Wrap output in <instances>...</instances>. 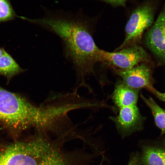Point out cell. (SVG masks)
<instances>
[{
    "instance_id": "5b68a950",
    "label": "cell",
    "mask_w": 165,
    "mask_h": 165,
    "mask_svg": "<svg viewBox=\"0 0 165 165\" xmlns=\"http://www.w3.org/2000/svg\"><path fill=\"white\" fill-rule=\"evenodd\" d=\"M154 9L149 3H143L132 12L125 26V37L122 44L115 51L133 44L141 39L144 31L152 24Z\"/></svg>"
},
{
    "instance_id": "7a4b0ae2",
    "label": "cell",
    "mask_w": 165,
    "mask_h": 165,
    "mask_svg": "<svg viewBox=\"0 0 165 165\" xmlns=\"http://www.w3.org/2000/svg\"><path fill=\"white\" fill-rule=\"evenodd\" d=\"M39 112L24 97L0 87V121L9 128L19 130L36 127Z\"/></svg>"
},
{
    "instance_id": "e0dca14e",
    "label": "cell",
    "mask_w": 165,
    "mask_h": 165,
    "mask_svg": "<svg viewBox=\"0 0 165 165\" xmlns=\"http://www.w3.org/2000/svg\"><path fill=\"white\" fill-rule=\"evenodd\" d=\"M4 50L3 49L0 48V57L2 55Z\"/></svg>"
},
{
    "instance_id": "4fadbf2b",
    "label": "cell",
    "mask_w": 165,
    "mask_h": 165,
    "mask_svg": "<svg viewBox=\"0 0 165 165\" xmlns=\"http://www.w3.org/2000/svg\"><path fill=\"white\" fill-rule=\"evenodd\" d=\"M15 13L9 1L0 0V22L13 19Z\"/></svg>"
},
{
    "instance_id": "277c9868",
    "label": "cell",
    "mask_w": 165,
    "mask_h": 165,
    "mask_svg": "<svg viewBox=\"0 0 165 165\" xmlns=\"http://www.w3.org/2000/svg\"><path fill=\"white\" fill-rule=\"evenodd\" d=\"M0 165H40L38 155L31 141L0 142Z\"/></svg>"
},
{
    "instance_id": "9a60e30c",
    "label": "cell",
    "mask_w": 165,
    "mask_h": 165,
    "mask_svg": "<svg viewBox=\"0 0 165 165\" xmlns=\"http://www.w3.org/2000/svg\"><path fill=\"white\" fill-rule=\"evenodd\" d=\"M160 100L165 103V92H160L154 88L150 92Z\"/></svg>"
},
{
    "instance_id": "2e32d148",
    "label": "cell",
    "mask_w": 165,
    "mask_h": 165,
    "mask_svg": "<svg viewBox=\"0 0 165 165\" xmlns=\"http://www.w3.org/2000/svg\"><path fill=\"white\" fill-rule=\"evenodd\" d=\"M140 163V157L136 154L131 157L128 165H139Z\"/></svg>"
},
{
    "instance_id": "30bf717a",
    "label": "cell",
    "mask_w": 165,
    "mask_h": 165,
    "mask_svg": "<svg viewBox=\"0 0 165 165\" xmlns=\"http://www.w3.org/2000/svg\"><path fill=\"white\" fill-rule=\"evenodd\" d=\"M140 161L143 165H165V138L144 146Z\"/></svg>"
},
{
    "instance_id": "7c38bea8",
    "label": "cell",
    "mask_w": 165,
    "mask_h": 165,
    "mask_svg": "<svg viewBox=\"0 0 165 165\" xmlns=\"http://www.w3.org/2000/svg\"><path fill=\"white\" fill-rule=\"evenodd\" d=\"M22 71L11 56L4 50L0 57V74L9 78Z\"/></svg>"
},
{
    "instance_id": "5bb4252c",
    "label": "cell",
    "mask_w": 165,
    "mask_h": 165,
    "mask_svg": "<svg viewBox=\"0 0 165 165\" xmlns=\"http://www.w3.org/2000/svg\"><path fill=\"white\" fill-rule=\"evenodd\" d=\"M103 2L108 4L113 7H118L119 6H125L126 4V0H102Z\"/></svg>"
},
{
    "instance_id": "3957f363",
    "label": "cell",
    "mask_w": 165,
    "mask_h": 165,
    "mask_svg": "<svg viewBox=\"0 0 165 165\" xmlns=\"http://www.w3.org/2000/svg\"><path fill=\"white\" fill-rule=\"evenodd\" d=\"M148 57V53L142 47L134 44L112 52L101 50L98 61L114 69L126 70L147 62Z\"/></svg>"
},
{
    "instance_id": "8fae6325",
    "label": "cell",
    "mask_w": 165,
    "mask_h": 165,
    "mask_svg": "<svg viewBox=\"0 0 165 165\" xmlns=\"http://www.w3.org/2000/svg\"><path fill=\"white\" fill-rule=\"evenodd\" d=\"M140 97L150 109L156 125L161 130V134H165V110L161 107L151 97L146 98L142 94Z\"/></svg>"
},
{
    "instance_id": "9c48e42d",
    "label": "cell",
    "mask_w": 165,
    "mask_h": 165,
    "mask_svg": "<svg viewBox=\"0 0 165 165\" xmlns=\"http://www.w3.org/2000/svg\"><path fill=\"white\" fill-rule=\"evenodd\" d=\"M140 90L128 86L121 79L118 80L112 94V101L119 108L137 105Z\"/></svg>"
},
{
    "instance_id": "52a82bcc",
    "label": "cell",
    "mask_w": 165,
    "mask_h": 165,
    "mask_svg": "<svg viewBox=\"0 0 165 165\" xmlns=\"http://www.w3.org/2000/svg\"><path fill=\"white\" fill-rule=\"evenodd\" d=\"M119 109L118 115L109 118L121 134L126 136L142 129L145 117L141 115L137 105Z\"/></svg>"
},
{
    "instance_id": "8992f818",
    "label": "cell",
    "mask_w": 165,
    "mask_h": 165,
    "mask_svg": "<svg viewBox=\"0 0 165 165\" xmlns=\"http://www.w3.org/2000/svg\"><path fill=\"white\" fill-rule=\"evenodd\" d=\"M147 62L141 63L128 69H114L121 80L127 85L136 90L144 88L150 92L154 88L152 70Z\"/></svg>"
},
{
    "instance_id": "ba28073f",
    "label": "cell",
    "mask_w": 165,
    "mask_h": 165,
    "mask_svg": "<svg viewBox=\"0 0 165 165\" xmlns=\"http://www.w3.org/2000/svg\"><path fill=\"white\" fill-rule=\"evenodd\" d=\"M145 41L157 64L165 66V16L161 13L160 15L147 32Z\"/></svg>"
},
{
    "instance_id": "6da1fadb",
    "label": "cell",
    "mask_w": 165,
    "mask_h": 165,
    "mask_svg": "<svg viewBox=\"0 0 165 165\" xmlns=\"http://www.w3.org/2000/svg\"><path fill=\"white\" fill-rule=\"evenodd\" d=\"M42 8L44 14L42 17L28 20L59 37L65 56L78 72L85 74L93 72L101 49L94 42L87 19L80 11Z\"/></svg>"
}]
</instances>
